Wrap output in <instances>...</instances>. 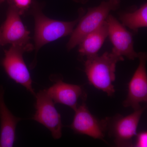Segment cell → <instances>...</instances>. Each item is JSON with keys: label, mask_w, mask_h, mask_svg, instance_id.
I'll use <instances>...</instances> for the list:
<instances>
[{"label": "cell", "mask_w": 147, "mask_h": 147, "mask_svg": "<svg viewBox=\"0 0 147 147\" xmlns=\"http://www.w3.org/2000/svg\"><path fill=\"white\" fill-rule=\"evenodd\" d=\"M4 90L0 86V147L13 146L16 139V129L20 118L13 115L4 100Z\"/></svg>", "instance_id": "cell-12"}, {"label": "cell", "mask_w": 147, "mask_h": 147, "mask_svg": "<svg viewBox=\"0 0 147 147\" xmlns=\"http://www.w3.org/2000/svg\"><path fill=\"white\" fill-rule=\"evenodd\" d=\"M120 0L102 1L98 6L88 8L87 13L81 17L74 29L67 44V49L70 51L79 45L87 34L98 28L106 20L110 11L119 7Z\"/></svg>", "instance_id": "cell-3"}, {"label": "cell", "mask_w": 147, "mask_h": 147, "mask_svg": "<svg viewBox=\"0 0 147 147\" xmlns=\"http://www.w3.org/2000/svg\"><path fill=\"white\" fill-rule=\"evenodd\" d=\"M5 1V0H0V5L3 3Z\"/></svg>", "instance_id": "cell-18"}, {"label": "cell", "mask_w": 147, "mask_h": 147, "mask_svg": "<svg viewBox=\"0 0 147 147\" xmlns=\"http://www.w3.org/2000/svg\"><path fill=\"white\" fill-rule=\"evenodd\" d=\"M144 108L134 110V113L124 117L117 115L106 118L107 131L118 147L133 146V139L137 134L139 121Z\"/></svg>", "instance_id": "cell-4"}, {"label": "cell", "mask_w": 147, "mask_h": 147, "mask_svg": "<svg viewBox=\"0 0 147 147\" xmlns=\"http://www.w3.org/2000/svg\"><path fill=\"white\" fill-rule=\"evenodd\" d=\"M1 28H0V37H1Z\"/></svg>", "instance_id": "cell-19"}, {"label": "cell", "mask_w": 147, "mask_h": 147, "mask_svg": "<svg viewBox=\"0 0 147 147\" xmlns=\"http://www.w3.org/2000/svg\"><path fill=\"white\" fill-rule=\"evenodd\" d=\"M47 94L55 103H60L76 110L79 98H87L83 87L79 85L69 84L60 79H56L55 83L46 90Z\"/></svg>", "instance_id": "cell-11"}, {"label": "cell", "mask_w": 147, "mask_h": 147, "mask_svg": "<svg viewBox=\"0 0 147 147\" xmlns=\"http://www.w3.org/2000/svg\"><path fill=\"white\" fill-rule=\"evenodd\" d=\"M120 20L125 27L136 32L139 28L147 27V4L145 3L139 8L132 12L120 14Z\"/></svg>", "instance_id": "cell-14"}, {"label": "cell", "mask_w": 147, "mask_h": 147, "mask_svg": "<svg viewBox=\"0 0 147 147\" xmlns=\"http://www.w3.org/2000/svg\"><path fill=\"white\" fill-rule=\"evenodd\" d=\"M87 98L74 110L75 115L70 127L75 133L84 134L104 141L107 131V120H99L90 112L86 104Z\"/></svg>", "instance_id": "cell-8"}, {"label": "cell", "mask_w": 147, "mask_h": 147, "mask_svg": "<svg viewBox=\"0 0 147 147\" xmlns=\"http://www.w3.org/2000/svg\"><path fill=\"white\" fill-rule=\"evenodd\" d=\"M108 26V36L113 44L112 53L119 57H126L131 60L138 58L134 50L133 37L122 24L112 14L106 18Z\"/></svg>", "instance_id": "cell-10"}, {"label": "cell", "mask_w": 147, "mask_h": 147, "mask_svg": "<svg viewBox=\"0 0 147 147\" xmlns=\"http://www.w3.org/2000/svg\"><path fill=\"white\" fill-rule=\"evenodd\" d=\"M32 50L29 47L11 45L8 50L4 51V57L2 61V65L10 79L22 85L35 96L32 86L31 77L23 58L24 53Z\"/></svg>", "instance_id": "cell-5"}, {"label": "cell", "mask_w": 147, "mask_h": 147, "mask_svg": "<svg viewBox=\"0 0 147 147\" xmlns=\"http://www.w3.org/2000/svg\"><path fill=\"white\" fill-rule=\"evenodd\" d=\"M35 96L36 112L32 119L49 129L54 139H59L62 136L63 125L60 114L55 108V102L46 90L39 91Z\"/></svg>", "instance_id": "cell-7"}, {"label": "cell", "mask_w": 147, "mask_h": 147, "mask_svg": "<svg viewBox=\"0 0 147 147\" xmlns=\"http://www.w3.org/2000/svg\"><path fill=\"white\" fill-rule=\"evenodd\" d=\"M5 21L1 26L0 45L7 44L29 47L34 50L30 42V32L23 24L18 9L9 0Z\"/></svg>", "instance_id": "cell-6"}, {"label": "cell", "mask_w": 147, "mask_h": 147, "mask_svg": "<svg viewBox=\"0 0 147 147\" xmlns=\"http://www.w3.org/2000/svg\"><path fill=\"white\" fill-rule=\"evenodd\" d=\"M136 143L134 146L146 147L147 146V132L143 131L137 134L136 136Z\"/></svg>", "instance_id": "cell-16"}, {"label": "cell", "mask_w": 147, "mask_h": 147, "mask_svg": "<svg viewBox=\"0 0 147 147\" xmlns=\"http://www.w3.org/2000/svg\"><path fill=\"white\" fill-rule=\"evenodd\" d=\"M108 35V24L105 20L98 28L87 34L82 39L79 44L80 55L87 58L98 55V52Z\"/></svg>", "instance_id": "cell-13"}, {"label": "cell", "mask_w": 147, "mask_h": 147, "mask_svg": "<svg viewBox=\"0 0 147 147\" xmlns=\"http://www.w3.org/2000/svg\"><path fill=\"white\" fill-rule=\"evenodd\" d=\"M76 3H79L82 4H85L88 3L90 0H74Z\"/></svg>", "instance_id": "cell-17"}, {"label": "cell", "mask_w": 147, "mask_h": 147, "mask_svg": "<svg viewBox=\"0 0 147 147\" xmlns=\"http://www.w3.org/2000/svg\"><path fill=\"white\" fill-rule=\"evenodd\" d=\"M124 60L123 57L112 52L87 57L85 71L90 84L106 93L108 96H113L115 92L113 83L115 80L116 65Z\"/></svg>", "instance_id": "cell-2"}, {"label": "cell", "mask_w": 147, "mask_h": 147, "mask_svg": "<svg viewBox=\"0 0 147 147\" xmlns=\"http://www.w3.org/2000/svg\"><path fill=\"white\" fill-rule=\"evenodd\" d=\"M138 58L139 65L129 83L127 97L123 103L124 107H131L134 110L142 108L140 103L147 101L146 53H138Z\"/></svg>", "instance_id": "cell-9"}, {"label": "cell", "mask_w": 147, "mask_h": 147, "mask_svg": "<svg viewBox=\"0 0 147 147\" xmlns=\"http://www.w3.org/2000/svg\"><path fill=\"white\" fill-rule=\"evenodd\" d=\"M18 9L21 15L30 8L32 0H9Z\"/></svg>", "instance_id": "cell-15"}, {"label": "cell", "mask_w": 147, "mask_h": 147, "mask_svg": "<svg viewBox=\"0 0 147 147\" xmlns=\"http://www.w3.org/2000/svg\"><path fill=\"white\" fill-rule=\"evenodd\" d=\"M30 7L31 13L34 19V47L36 55L40 49L46 44L70 35L80 18L85 13L84 9L81 8L79 10V16L76 20L71 21H60L45 16L42 13L41 6L35 1H33Z\"/></svg>", "instance_id": "cell-1"}]
</instances>
